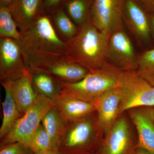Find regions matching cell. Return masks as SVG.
<instances>
[{"label":"cell","mask_w":154,"mask_h":154,"mask_svg":"<svg viewBox=\"0 0 154 154\" xmlns=\"http://www.w3.org/2000/svg\"><path fill=\"white\" fill-rule=\"evenodd\" d=\"M35 154H60L57 150L51 151L43 152L38 151L34 152Z\"/></svg>","instance_id":"1f68e13d"},{"label":"cell","mask_w":154,"mask_h":154,"mask_svg":"<svg viewBox=\"0 0 154 154\" xmlns=\"http://www.w3.org/2000/svg\"><path fill=\"white\" fill-rule=\"evenodd\" d=\"M147 13L154 14V0H134Z\"/></svg>","instance_id":"83f0119b"},{"label":"cell","mask_w":154,"mask_h":154,"mask_svg":"<svg viewBox=\"0 0 154 154\" xmlns=\"http://www.w3.org/2000/svg\"></svg>","instance_id":"836d02e7"},{"label":"cell","mask_w":154,"mask_h":154,"mask_svg":"<svg viewBox=\"0 0 154 154\" xmlns=\"http://www.w3.org/2000/svg\"><path fill=\"white\" fill-rule=\"evenodd\" d=\"M28 71H42L63 83H75L86 76L89 71L84 67L67 59L65 57L53 56L34 59L26 63Z\"/></svg>","instance_id":"ba28073f"},{"label":"cell","mask_w":154,"mask_h":154,"mask_svg":"<svg viewBox=\"0 0 154 154\" xmlns=\"http://www.w3.org/2000/svg\"><path fill=\"white\" fill-rule=\"evenodd\" d=\"M32 85L38 95L55 100L60 95L62 82L56 77L42 71H29Z\"/></svg>","instance_id":"ac0fdd59"},{"label":"cell","mask_w":154,"mask_h":154,"mask_svg":"<svg viewBox=\"0 0 154 154\" xmlns=\"http://www.w3.org/2000/svg\"><path fill=\"white\" fill-rule=\"evenodd\" d=\"M137 132L138 146L154 154V122L149 107H139L126 111Z\"/></svg>","instance_id":"5bb4252c"},{"label":"cell","mask_w":154,"mask_h":154,"mask_svg":"<svg viewBox=\"0 0 154 154\" xmlns=\"http://www.w3.org/2000/svg\"><path fill=\"white\" fill-rule=\"evenodd\" d=\"M10 85L18 110L23 115L38 95L33 88L30 72L17 79L10 80Z\"/></svg>","instance_id":"2e32d148"},{"label":"cell","mask_w":154,"mask_h":154,"mask_svg":"<svg viewBox=\"0 0 154 154\" xmlns=\"http://www.w3.org/2000/svg\"><path fill=\"white\" fill-rule=\"evenodd\" d=\"M51 21L57 35L67 42L76 35L78 27L72 21L63 7H59L49 15Z\"/></svg>","instance_id":"44dd1931"},{"label":"cell","mask_w":154,"mask_h":154,"mask_svg":"<svg viewBox=\"0 0 154 154\" xmlns=\"http://www.w3.org/2000/svg\"><path fill=\"white\" fill-rule=\"evenodd\" d=\"M138 147L136 129L125 111L105 135L96 154H132Z\"/></svg>","instance_id":"8992f818"},{"label":"cell","mask_w":154,"mask_h":154,"mask_svg":"<svg viewBox=\"0 0 154 154\" xmlns=\"http://www.w3.org/2000/svg\"><path fill=\"white\" fill-rule=\"evenodd\" d=\"M104 136L96 111L69 123L58 151L60 154H96Z\"/></svg>","instance_id":"277c9868"},{"label":"cell","mask_w":154,"mask_h":154,"mask_svg":"<svg viewBox=\"0 0 154 154\" xmlns=\"http://www.w3.org/2000/svg\"><path fill=\"white\" fill-rule=\"evenodd\" d=\"M10 10L20 32L45 14L43 0H15Z\"/></svg>","instance_id":"9a60e30c"},{"label":"cell","mask_w":154,"mask_h":154,"mask_svg":"<svg viewBox=\"0 0 154 154\" xmlns=\"http://www.w3.org/2000/svg\"><path fill=\"white\" fill-rule=\"evenodd\" d=\"M123 23L140 44L151 38L148 13L134 0H123L122 8Z\"/></svg>","instance_id":"7c38bea8"},{"label":"cell","mask_w":154,"mask_h":154,"mask_svg":"<svg viewBox=\"0 0 154 154\" xmlns=\"http://www.w3.org/2000/svg\"><path fill=\"white\" fill-rule=\"evenodd\" d=\"M5 93L2 103L3 118L0 128V140L11 131L18 120L23 116L19 112L11 93L10 80L1 81Z\"/></svg>","instance_id":"ffe728a7"},{"label":"cell","mask_w":154,"mask_h":154,"mask_svg":"<svg viewBox=\"0 0 154 154\" xmlns=\"http://www.w3.org/2000/svg\"><path fill=\"white\" fill-rule=\"evenodd\" d=\"M122 73L107 62L101 68L89 72L79 82H62L60 96L94 104L108 90L119 87Z\"/></svg>","instance_id":"3957f363"},{"label":"cell","mask_w":154,"mask_h":154,"mask_svg":"<svg viewBox=\"0 0 154 154\" xmlns=\"http://www.w3.org/2000/svg\"><path fill=\"white\" fill-rule=\"evenodd\" d=\"M15 1V0H0V7H5L10 9Z\"/></svg>","instance_id":"f546056e"},{"label":"cell","mask_w":154,"mask_h":154,"mask_svg":"<svg viewBox=\"0 0 154 154\" xmlns=\"http://www.w3.org/2000/svg\"><path fill=\"white\" fill-rule=\"evenodd\" d=\"M123 97L120 87L108 90L94 103L98 122L105 135L115 124L120 114V107Z\"/></svg>","instance_id":"4fadbf2b"},{"label":"cell","mask_w":154,"mask_h":154,"mask_svg":"<svg viewBox=\"0 0 154 154\" xmlns=\"http://www.w3.org/2000/svg\"><path fill=\"white\" fill-rule=\"evenodd\" d=\"M123 0H93L90 20L100 31L110 36L123 28Z\"/></svg>","instance_id":"30bf717a"},{"label":"cell","mask_w":154,"mask_h":154,"mask_svg":"<svg viewBox=\"0 0 154 154\" xmlns=\"http://www.w3.org/2000/svg\"><path fill=\"white\" fill-rule=\"evenodd\" d=\"M55 102L61 114L69 122L77 121L96 111L93 103L74 98L60 96Z\"/></svg>","instance_id":"e0dca14e"},{"label":"cell","mask_w":154,"mask_h":154,"mask_svg":"<svg viewBox=\"0 0 154 154\" xmlns=\"http://www.w3.org/2000/svg\"><path fill=\"white\" fill-rule=\"evenodd\" d=\"M56 105L55 100L38 95L35 102L26 110L2 139L0 146L20 143L30 147L34 133L48 110Z\"/></svg>","instance_id":"5b68a950"},{"label":"cell","mask_w":154,"mask_h":154,"mask_svg":"<svg viewBox=\"0 0 154 154\" xmlns=\"http://www.w3.org/2000/svg\"><path fill=\"white\" fill-rule=\"evenodd\" d=\"M0 154H35L29 147L20 143L0 146Z\"/></svg>","instance_id":"484cf974"},{"label":"cell","mask_w":154,"mask_h":154,"mask_svg":"<svg viewBox=\"0 0 154 154\" xmlns=\"http://www.w3.org/2000/svg\"><path fill=\"white\" fill-rule=\"evenodd\" d=\"M45 12L51 13L59 8L61 3L63 0H43Z\"/></svg>","instance_id":"4316f807"},{"label":"cell","mask_w":154,"mask_h":154,"mask_svg":"<svg viewBox=\"0 0 154 154\" xmlns=\"http://www.w3.org/2000/svg\"><path fill=\"white\" fill-rule=\"evenodd\" d=\"M119 87L123 93L120 115L136 107H154V86L136 72H123Z\"/></svg>","instance_id":"52a82bcc"},{"label":"cell","mask_w":154,"mask_h":154,"mask_svg":"<svg viewBox=\"0 0 154 154\" xmlns=\"http://www.w3.org/2000/svg\"><path fill=\"white\" fill-rule=\"evenodd\" d=\"M69 122L61 114L57 106L48 111L42 120L41 123L52 140L54 149L58 150Z\"/></svg>","instance_id":"d6986e66"},{"label":"cell","mask_w":154,"mask_h":154,"mask_svg":"<svg viewBox=\"0 0 154 154\" xmlns=\"http://www.w3.org/2000/svg\"><path fill=\"white\" fill-rule=\"evenodd\" d=\"M18 41L25 64L28 60L48 57H65L67 42L59 36L49 15L44 14L28 29L20 32Z\"/></svg>","instance_id":"7a4b0ae2"},{"label":"cell","mask_w":154,"mask_h":154,"mask_svg":"<svg viewBox=\"0 0 154 154\" xmlns=\"http://www.w3.org/2000/svg\"><path fill=\"white\" fill-rule=\"evenodd\" d=\"M93 0H64L63 8L78 27L90 19Z\"/></svg>","instance_id":"7402d4cb"},{"label":"cell","mask_w":154,"mask_h":154,"mask_svg":"<svg viewBox=\"0 0 154 154\" xmlns=\"http://www.w3.org/2000/svg\"><path fill=\"white\" fill-rule=\"evenodd\" d=\"M8 8L0 7V38L19 40L21 33Z\"/></svg>","instance_id":"603a6c76"},{"label":"cell","mask_w":154,"mask_h":154,"mask_svg":"<svg viewBox=\"0 0 154 154\" xmlns=\"http://www.w3.org/2000/svg\"><path fill=\"white\" fill-rule=\"evenodd\" d=\"M30 148L34 152L56 150L54 149L51 138L41 123L33 134Z\"/></svg>","instance_id":"d4e9b609"},{"label":"cell","mask_w":154,"mask_h":154,"mask_svg":"<svg viewBox=\"0 0 154 154\" xmlns=\"http://www.w3.org/2000/svg\"><path fill=\"white\" fill-rule=\"evenodd\" d=\"M29 73L18 40L0 38V79L14 81Z\"/></svg>","instance_id":"8fae6325"},{"label":"cell","mask_w":154,"mask_h":154,"mask_svg":"<svg viewBox=\"0 0 154 154\" xmlns=\"http://www.w3.org/2000/svg\"><path fill=\"white\" fill-rule=\"evenodd\" d=\"M138 74L154 87V48L138 56Z\"/></svg>","instance_id":"cb8c5ba5"},{"label":"cell","mask_w":154,"mask_h":154,"mask_svg":"<svg viewBox=\"0 0 154 154\" xmlns=\"http://www.w3.org/2000/svg\"><path fill=\"white\" fill-rule=\"evenodd\" d=\"M132 154H153L149 151L148 150L141 147L138 146L137 148L133 152Z\"/></svg>","instance_id":"4dcf8cb0"},{"label":"cell","mask_w":154,"mask_h":154,"mask_svg":"<svg viewBox=\"0 0 154 154\" xmlns=\"http://www.w3.org/2000/svg\"><path fill=\"white\" fill-rule=\"evenodd\" d=\"M148 15L151 37L154 39V14L148 13Z\"/></svg>","instance_id":"f1b7e54d"},{"label":"cell","mask_w":154,"mask_h":154,"mask_svg":"<svg viewBox=\"0 0 154 154\" xmlns=\"http://www.w3.org/2000/svg\"><path fill=\"white\" fill-rule=\"evenodd\" d=\"M149 109L150 111L152 117L154 122V107H149Z\"/></svg>","instance_id":"d6a6232c"},{"label":"cell","mask_w":154,"mask_h":154,"mask_svg":"<svg viewBox=\"0 0 154 154\" xmlns=\"http://www.w3.org/2000/svg\"><path fill=\"white\" fill-rule=\"evenodd\" d=\"M106 60L122 72L136 71L138 56L130 38L123 28L109 37Z\"/></svg>","instance_id":"9c48e42d"},{"label":"cell","mask_w":154,"mask_h":154,"mask_svg":"<svg viewBox=\"0 0 154 154\" xmlns=\"http://www.w3.org/2000/svg\"><path fill=\"white\" fill-rule=\"evenodd\" d=\"M109 36L99 30L90 19L78 27V32L67 42L65 57L89 71L98 69L106 63V54Z\"/></svg>","instance_id":"6da1fadb"}]
</instances>
